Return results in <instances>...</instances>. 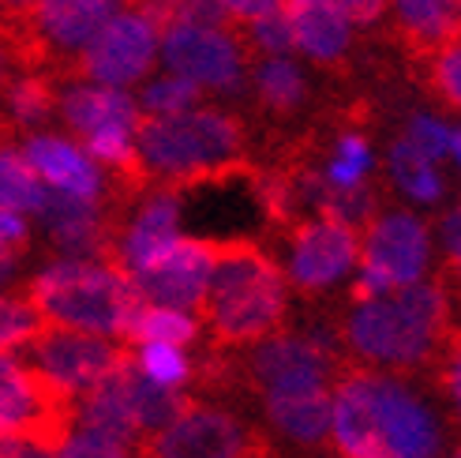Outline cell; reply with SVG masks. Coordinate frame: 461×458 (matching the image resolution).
I'll use <instances>...</instances> for the list:
<instances>
[{"label":"cell","mask_w":461,"mask_h":458,"mask_svg":"<svg viewBox=\"0 0 461 458\" xmlns=\"http://www.w3.org/2000/svg\"><path fill=\"white\" fill-rule=\"evenodd\" d=\"M161 57H166L173 76L221 90V95H233L244 83V53H240V41L229 31L173 27L166 31Z\"/></svg>","instance_id":"obj_13"},{"label":"cell","mask_w":461,"mask_h":458,"mask_svg":"<svg viewBox=\"0 0 461 458\" xmlns=\"http://www.w3.org/2000/svg\"><path fill=\"white\" fill-rule=\"evenodd\" d=\"M367 173H372V147H367V140L353 128L341 132L322 177H327L334 188H357V185H364Z\"/></svg>","instance_id":"obj_29"},{"label":"cell","mask_w":461,"mask_h":458,"mask_svg":"<svg viewBox=\"0 0 461 458\" xmlns=\"http://www.w3.org/2000/svg\"><path fill=\"white\" fill-rule=\"evenodd\" d=\"M417 76L435 102H443L447 109L461 113V45L431 57L424 68H417Z\"/></svg>","instance_id":"obj_30"},{"label":"cell","mask_w":461,"mask_h":458,"mask_svg":"<svg viewBox=\"0 0 461 458\" xmlns=\"http://www.w3.org/2000/svg\"><path fill=\"white\" fill-rule=\"evenodd\" d=\"M45 180L27 162V154L0 143V207L15 215H38L45 207Z\"/></svg>","instance_id":"obj_23"},{"label":"cell","mask_w":461,"mask_h":458,"mask_svg":"<svg viewBox=\"0 0 461 458\" xmlns=\"http://www.w3.org/2000/svg\"><path fill=\"white\" fill-rule=\"evenodd\" d=\"M274 458H282V454H274Z\"/></svg>","instance_id":"obj_48"},{"label":"cell","mask_w":461,"mask_h":458,"mask_svg":"<svg viewBox=\"0 0 461 458\" xmlns=\"http://www.w3.org/2000/svg\"><path fill=\"white\" fill-rule=\"evenodd\" d=\"M285 0H221V8L229 12V19H240V23H256L263 15L282 12Z\"/></svg>","instance_id":"obj_39"},{"label":"cell","mask_w":461,"mask_h":458,"mask_svg":"<svg viewBox=\"0 0 461 458\" xmlns=\"http://www.w3.org/2000/svg\"><path fill=\"white\" fill-rule=\"evenodd\" d=\"M345 19H349V27H375V23L386 15V5L390 0H338Z\"/></svg>","instance_id":"obj_38"},{"label":"cell","mask_w":461,"mask_h":458,"mask_svg":"<svg viewBox=\"0 0 461 458\" xmlns=\"http://www.w3.org/2000/svg\"><path fill=\"white\" fill-rule=\"evenodd\" d=\"M0 248L12 252L19 260L27 256V248H31V225L15 211H5V207H0Z\"/></svg>","instance_id":"obj_37"},{"label":"cell","mask_w":461,"mask_h":458,"mask_svg":"<svg viewBox=\"0 0 461 458\" xmlns=\"http://www.w3.org/2000/svg\"><path fill=\"white\" fill-rule=\"evenodd\" d=\"M256 95L263 102V109L278 113V117H289L304 105L308 98V79L289 57H267L256 68Z\"/></svg>","instance_id":"obj_24"},{"label":"cell","mask_w":461,"mask_h":458,"mask_svg":"<svg viewBox=\"0 0 461 458\" xmlns=\"http://www.w3.org/2000/svg\"><path fill=\"white\" fill-rule=\"evenodd\" d=\"M327 458H341V454H338V451H334V454H327Z\"/></svg>","instance_id":"obj_47"},{"label":"cell","mask_w":461,"mask_h":458,"mask_svg":"<svg viewBox=\"0 0 461 458\" xmlns=\"http://www.w3.org/2000/svg\"><path fill=\"white\" fill-rule=\"evenodd\" d=\"M248 45L251 50H259L263 57H285L289 50H296L285 12H274V15H263L256 23H248Z\"/></svg>","instance_id":"obj_34"},{"label":"cell","mask_w":461,"mask_h":458,"mask_svg":"<svg viewBox=\"0 0 461 458\" xmlns=\"http://www.w3.org/2000/svg\"><path fill=\"white\" fill-rule=\"evenodd\" d=\"M259 398H263V414L278 436L293 440L296 447H327L330 414H334V387L296 383V387H274V391H267Z\"/></svg>","instance_id":"obj_16"},{"label":"cell","mask_w":461,"mask_h":458,"mask_svg":"<svg viewBox=\"0 0 461 458\" xmlns=\"http://www.w3.org/2000/svg\"><path fill=\"white\" fill-rule=\"evenodd\" d=\"M27 353L34 361V369L50 376L60 391L83 398L95 383H102L109 372H117L135 353V346H128V342H105L98 334L72 331V327L45 324V331L27 342Z\"/></svg>","instance_id":"obj_8"},{"label":"cell","mask_w":461,"mask_h":458,"mask_svg":"<svg viewBox=\"0 0 461 458\" xmlns=\"http://www.w3.org/2000/svg\"><path fill=\"white\" fill-rule=\"evenodd\" d=\"M41 331H45V319L31 305V297L23 293V286L12 293H0V353L27 346V342L38 338Z\"/></svg>","instance_id":"obj_28"},{"label":"cell","mask_w":461,"mask_h":458,"mask_svg":"<svg viewBox=\"0 0 461 458\" xmlns=\"http://www.w3.org/2000/svg\"><path fill=\"white\" fill-rule=\"evenodd\" d=\"M289 282L315 297L341 282L360 260V229L334 218H301L289 234Z\"/></svg>","instance_id":"obj_11"},{"label":"cell","mask_w":461,"mask_h":458,"mask_svg":"<svg viewBox=\"0 0 461 458\" xmlns=\"http://www.w3.org/2000/svg\"><path fill=\"white\" fill-rule=\"evenodd\" d=\"M23 293L31 297L45 324L113 342H128L135 316L143 312V297L131 279L102 260H60L38 279L23 282Z\"/></svg>","instance_id":"obj_4"},{"label":"cell","mask_w":461,"mask_h":458,"mask_svg":"<svg viewBox=\"0 0 461 458\" xmlns=\"http://www.w3.org/2000/svg\"><path fill=\"white\" fill-rule=\"evenodd\" d=\"M176 218H180V192L154 188L140 203L135 218L128 222L109 267H117L121 274H128V279L135 270H143L150 260H158L161 252L176 241Z\"/></svg>","instance_id":"obj_17"},{"label":"cell","mask_w":461,"mask_h":458,"mask_svg":"<svg viewBox=\"0 0 461 458\" xmlns=\"http://www.w3.org/2000/svg\"><path fill=\"white\" fill-rule=\"evenodd\" d=\"M195 312L203 346L211 350H248L285 331L289 279L278 256L248 237L218 241V263Z\"/></svg>","instance_id":"obj_2"},{"label":"cell","mask_w":461,"mask_h":458,"mask_svg":"<svg viewBox=\"0 0 461 458\" xmlns=\"http://www.w3.org/2000/svg\"><path fill=\"white\" fill-rule=\"evenodd\" d=\"M8 132V124H5V117H0V135H5Z\"/></svg>","instance_id":"obj_46"},{"label":"cell","mask_w":461,"mask_h":458,"mask_svg":"<svg viewBox=\"0 0 461 458\" xmlns=\"http://www.w3.org/2000/svg\"><path fill=\"white\" fill-rule=\"evenodd\" d=\"M330 440L341 458H443L447 428L398 376L345 364L334 380Z\"/></svg>","instance_id":"obj_1"},{"label":"cell","mask_w":461,"mask_h":458,"mask_svg":"<svg viewBox=\"0 0 461 458\" xmlns=\"http://www.w3.org/2000/svg\"><path fill=\"white\" fill-rule=\"evenodd\" d=\"M135 151L154 188H199L233 177H251L244 124L225 109H188L176 117H140Z\"/></svg>","instance_id":"obj_3"},{"label":"cell","mask_w":461,"mask_h":458,"mask_svg":"<svg viewBox=\"0 0 461 458\" xmlns=\"http://www.w3.org/2000/svg\"><path fill=\"white\" fill-rule=\"evenodd\" d=\"M195 338H199V324L188 312L143 305V312L135 316V324H131L128 346H180L184 350Z\"/></svg>","instance_id":"obj_26"},{"label":"cell","mask_w":461,"mask_h":458,"mask_svg":"<svg viewBox=\"0 0 461 458\" xmlns=\"http://www.w3.org/2000/svg\"><path fill=\"white\" fill-rule=\"evenodd\" d=\"M431 383L447 395L454 417H457V425H461V319H457V327L450 331L447 346H443V353H439V364H435V372H431Z\"/></svg>","instance_id":"obj_33"},{"label":"cell","mask_w":461,"mask_h":458,"mask_svg":"<svg viewBox=\"0 0 461 458\" xmlns=\"http://www.w3.org/2000/svg\"><path fill=\"white\" fill-rule=\"evenodd\" d=\"M140 369H143L154 383L176 387V391L192 380V361H188V353H184L180 346H143Z\"/></svg>","instance_id":"obj_32"},{"label":"cell","mask_w":461,"mask_h":458,"mask_svg":"<svg viewBox=\"0 0 461 458\" xmlns=\"http://www.w3.org/2000/svg\"><path fill=\"white\" fill-rule=\"evenodd\" d=\"M0 8H31V0H0Z\"/></svg>","instance_id":"obj_44"},{"label":"cell","mask_w":461,"mask_h":458,"mask_svg":"<svg viewBox=\"0 0 461 458\" xmlns=\"http://www.w3.org/2000/svg\"><path fill=\"white\" fill-rule=\"evenodd\" d=\"M23 154H27V162L38 169L45 185H53L57 192L79 196V199H102L105 180L98 166L76 143L60 140V135H31Z\"/></svg>","instance_id":"obj_21"},{"label":"cell","mask_w":461,"mask_h":458,"mask_svg":"<svg viewBox=\"0 0 461 458\" xmlns=\"http://www.w3.org/2000/svg\"><path fill=\"white\" fill-rule=\"evenodd\" d=\"M293 45L315 64L338 68L349 57V19H345L338 0H285L282 5Z\"/></svg>","instance_id":"obj_18"},{"label":"cell","mask_w":461,"mask_h":458,"mask_svg":"<svg viewBox=\"0 0 461 458\" xmlns=\"http://www.w3.org/2000/svg\"><path fill=\"white\" fill-rule=\"evenodd\" d=\"M5 98H8V113H12V128H27V132H34L50 121L57 102H60L53 79L45 72L12 76V83L5 87Z\"/></svg>","instance_id":"obj_25"},{"label":"cell","mask_w":461,"mask_h":458,"mask_svg":"<svg viewBox=\"0 0 461 458\" xmlns=\"http://www.w3.org/2000/svg\"><path fill=\"white\" fill-rule=\"evenodd\" d=\"M405 140L417 147L424 158H431V162L435 158H443V154H450V128H443L435 117H412Z\"/></svg>","instance_id":"obj_35"},{"label":"cell","mask_w":461,"mask_h":458,"mask_svg":"<svg viewBox=\"0 0 461 458\" xmlns=\"http://www.w3.org/2000/svg\"><path fill=\"white\" fill-rule=\"evenodd\" d=\"M12 57H8V50H5V45H0V90H5L8 83H12Z\"/></svg>","instance_id":"obj_41"},{"label":"cell","mask_w":461,"mask_h":458,"mask_svg":"<svg viewBox=\"0 0 461 458\" xmlns=\"http://www.w3.org/2000/svg\"><path fill=\"white\" fill-rule=\"evenodd\" d=\"M0 454L5 458H53L50 451H41L34 444H23V440H0Z\"/></svg>","instance_id":"obj_40"},{"label":"cell","mask_w":461,"mask_h":458,"mask_svg":"<svg viewBox=\"0 0 461 458\" xmlns=\"http://www.w3.org/2000/svg\"><path fill=\"white\" fill-rule=\"evenodd\" d=\"M218 263V241L211 237H176L158 260L131 274V286L140 289L143 305L195 312L206 282Z\"/></svg>","instance_id":"obj_10"},{"label":"cell","mask_w":461,"mask_h":458,"mask_svg":"<svg viewBox=\"0 0 461 458\" xmlns=\"http://www.w3.org/2000/svg\"><path fill=\"white\" fill-rule=\"evenodd\" d=\"M450 154H454V162L461 166V128H457V132H450Z\"/></svg>","instance_id":"obj_43"},{"label":"cell","mask_w":461,"mask_h":458,"mask_svg":"<svg viewBox=\"0 0 461 458\" xmlns=\"http://www.w3.org/2000/svg\"><path fill=\"white\" fill-rule=\"evenodd\" d=\"M431 256V234L417 215L390 211L367 222L360 234V270L375 274L386 282V289H402L424 279Z\"/></svg>","instance_id":"obj_12"},{"label":"cell","mask_w":461,"mask_h":458,"mask_svg":"<svg viewBox=\"0 0 461 458\" xmlns=\"http://www.w3.org/2000/svg\"><path fill=\"white\" fill-rule=\"evenodd\" d=\"M128 395H131V409L135 421H140V436H150V432H161L166 425H173L184 409H188L195 398L176 391V387H161L154 383L143 369H140V353L128 364Z\"/></svg>","instance_id":"obj_22"},{"label":"cell","mask_w":461,"mask_h":458,"mask_svg":"<svg viewBox=\"0 0 461 458\" xmlns=\"http://www.w3.org/2000/svg\"><path fill=\"white\" fill-rule=\"evenodd\" d=\"M19 263V256H12V252H5V248H0V282H5L8 279V274H12V267Z\"/></svg>","instance_id":"obj_42"},{"label":"cell","mask_w":461,"mask_h":458,"mask_svg":"<svg viewBox=\"0 0 461 458\" xmlns=\"http://www.w3.org/2000/svg\"><path fill=\"white\" fill-rule=\"evenodd\" d=\"M390 173H394L398 188H402L405 196L420 199V203H435V199L443 196V177H439V169H435L431 158H424L409 140H398L394 147H390Z\"/></svg>","instance_id":"obj_27"},{"label":"cell","mask_w":461,"mask_h":458,"mask_svg":"<svg viewBox=\"0 0 461 458\" xmlns=\"http://www.w3.org/2000/svg\"><path fill=\"white\" fill-rule=\"evenodd\" d=\"M140 458H274L278 447L263 428L240 421L221 406L192 402L161 432L140 436Z\"/></svg>","instance_id":"obj_7"},{"label":"cell","mask_w":461,"mask_h":458,"mask_svg":"<svg viewBox=\"0 0 461 458\" xmlns=\"http://www.w3.org/2000/svg\"><path fill=\"white\" fill-rule=\"evenodd\" d=\"M154 53H158V31L140 12L124 8L90 38V45L68 68V76L102 87H128L150 72Z\"/></svg>","instance_id":"obj_9"},{"label":"cell","mask_w":461,"mask_h":458,"mask_svg":"<svg viewBox=\"0 0 461 458\" xmlns=\"http://www.w3.org/2000/svg\"><path fill=\"white\" fill-rule=\"evenodd\" d=\"M79 425V398L8 353H0V440L60 451Z\"/></svg>","instance_id":"obj_6"},{"label":"cell","mask_w":461,"mask_h":458,"mask_svg":"<svg viewBox=\"0 0 461 458\" xmlns=\"http://www.w3.org/2000/svg\"><path fill=\"white\" fill-rule=\"evenodd\" d=\"M135 353L121 364L117 372H109L102 383H95L90 391L79 398V432H90L98 440H109L117 447L140 444V421H135L131 395H128V364Z\"/></svg>","instance_id":"obj_19"},{"label":"cell","mask_w":461,"mask_h":458,"mask_svg":"<svg viewBox=\"0 0 461 458\" xmlns=\"http://www.w3.org/2000/svg\"><path fill=\"white\" fill-rule=\"evenodd\" d=\"M394 41L412 68L461 45V0H394Z\"/></svg>","instance_id":"obj_15"},{"label":"cell","mask_w":461,"mask_h":458,"mask_svg":"<svg viewBox=\"0 0 461 458\" xmlns=\"http://www.w3.org/2000/svg\"><path fill=\"white\" fill-rule=\"evenodd\" d=\"M128 0H31V23L38 38L45 41V50L57 57L83 53L90 38H95L105 23L124 12Z\"/></svg>","instance_id":"obj_14"},{"label":"cell","mask_w":461,"mask_h":458,"mask_svg":"<svg viewBox=\"0 0 461 458\" xmlns=\"http://www.w3.org/2000/svg\"><path fill=\"white\" fill-rule=\"evenodd\" d=\"M199 95H203L199 83L169 72V76L154 79V83L143 90V109H147V117H176V113L195 109Z\"/></svg>","instance_id":"obj_31"},{"label":"cell","mask_w":461,"mask_h":458,"mask_svg":"<svg viewBox=\"0 0 461 458\" xmlns=\"http://www.w3.org/2000/svg\"><path fill=\"white\" fill-rule=\"evenodd\" d=\"M57 109L79 140H86L95 132H109V128L135 132V124H140L135 102L121 87H102V83H72L68 90H60Z\"/></svg>","instance_id":"obj_20"},{"label":"cell","mask_w":461,"mask_h":458,"mask_svg":"<svg viewBox=\"0 0 461 458\" xmlns=\"http://www.w3.org/2000/svg\"><path fill=\"white\" fill-rule=\"evenodd\" d=\"M341 353L349 364L386 376H431L450 331L428 324L390 289L375 301H360L338 319Z\"/></svg>","instance_id":"obj_5"},{"label":"cell","mask_w":461,"mask_h":458,"mask_svg":"<svg viewBox=\"0 0 461 458\" xmlns=\"http://www.w3.org/2000/svg\"><path fill=\"white\" fill-rule=\"evenodd\" d=\"M0 458H5V454H0Z\"/></svg>","instance_id":"obj_49"},{"label":"cell","mask_w":461,"mask_h":458,"mask_svg":"<svg viewBox=\"0 0 461 458\" xmlns=\"http://www.w3.org/2000/svg\"><path fill=\"white\" fill-rule=\"evenodd\" d=\"M447 458H461V444H457V447H454V451H450Z\"/></svg>","instance_id":"obj_45"},{"label":"cell","mask_w":461,"mask_h":458,"mask_svg":"<svg viewBox=\"0 0 461 458\" xmlns=\"http://www.w3.org/2000/svg\"><path fill=\"white\" fill-rule=\"evenodd\" d=\"M57 454H60V458H128L124 447L90 436V432H72V440H68Z\"/></svg>","instance_id":"obj_36"}]
</instances>
